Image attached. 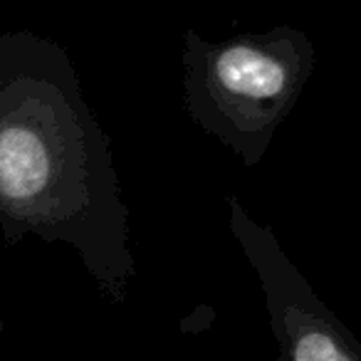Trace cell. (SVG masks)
Returning <instances> with one entry per match:
<instances>
[{"label":"cell","instance_id":"1","mask_svg":"<svg viewBox=\"0 0 361 361\" xmlns=\"http://www.w3.org/2000/svg\"><path fill=\"white\" fill-rule=\"evenodd\" d=\"M0 233L70 245L111 302L134 277L109 139L57 42L0 32Z\"/></svg>","mask_w":361,"mask_h":361},{"label":"cell","instance_id":"2","mask_svg":"<svg viewBox=\"0 0 361 361\" xmlns=\"http://www.w3.org/2000/svg\"><path fill=\"white\" fill-rule=\"evenodd\" d=\"M183 62L193 119L255 164L305 87L312 47L290 30L228 42L188 35Z\"/></svg>","mask_w":361,"mask_h":361},{"label":"cell","instance_id":"3","mask_svg":"<svg viewBox=\"0 0 361 361\" xmlns=\"http://www.w3.org/2000/svg\"><path fill=\"white\" fill-rule=\"evenodd\" d=\"M231 228L260 277L277 361H361V341L314 295L267 228L231 201Z\"/></svg>","mask_w":361,"mask_h":361},{"label":"cell","instance_id":"4","mask_svg":"<svg viewBox=\"0 0 361 361\" xmlns=\"http://www.w3.org/2000/svg\"><path fill=\"white\" fill-rule=\"evenodd\" d=\"M0 334H3V319H0Z\"/></svg>","mask_w":361,"mask_h":361}]
</instances>
